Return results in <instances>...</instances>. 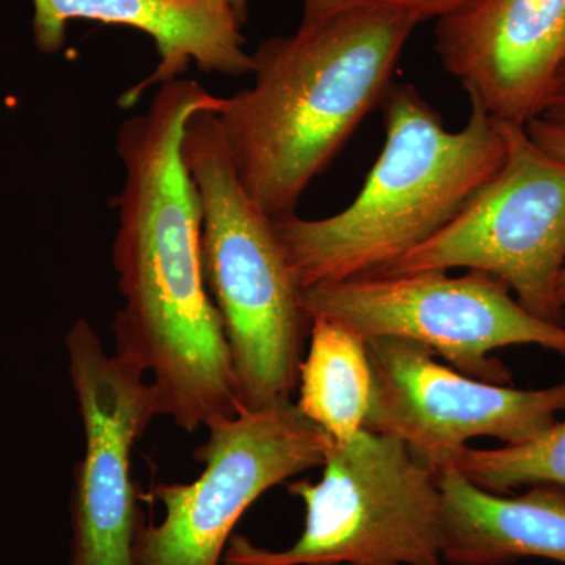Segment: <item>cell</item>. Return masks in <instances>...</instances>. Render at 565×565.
<instances>
[{
  "instance_id": "10",
  "label": "cell",
  "mask_w": 565,
  "mask_h": 565,
  "mask_svg": "<svg viewBox=\"0 0 565 565\" xmlns=\"http://www.w3.org/2000/svg\"><path fill=\"white\" fill-rule=\"evenodd\" d=\"M366 345L374 390L364 429L397 438L435 471L473 438L526 444L565 412V381L512 388L468 377L416 341L381 337Z\"/></svg>"
},
{
  "instance_id": "19",
  "label": "cell",
  "mask_w": 565,
  "mask_h": 565,
  "mask_svg": "<svg viewBox=\"0 0 565 565\" xmlns=\"http://www.w3.org/2000/svg\"><path fill=\"white\" fill-rule=\"evenodd\" d=\"M215 2L222 3L226 9L232 11L236 21L239 22L241 28L248 20V3L250 0H215Z\"/></svg>"
},
{
  "instance_id": "4",
  "label": "cell",
  "mask_w": 565,
  "mask_h": 565,
  "mask_svg": "<svg viewBox=\"0 0 565 565\" xmlns=\"http://www.w3.org/2000/svg\"><path fill=\"white\" fill-rule=\"evenodd\" d=\"M215 110L185 121L181 154L202 200L204 281L228 341L241 411L258 412L291 401L311 321L274 218L237 180Z\"/></svg>"
},
{
  "instance_id": "7",
  "label": "cell",
  "mask_w": 565,
  "mask_h": 565,
  "mask_svg": "<svg viewBox=\"0 0 565 565\" xmlns=\"http://www.w3.org/2000/svg\"><path fill=\"white\" fill-rule=\"evenodd\" d=\"M503 166L441 232L384 274L467 269L508 286L530 313L565 326V161L503 122Z\"/></svg>"
},
{
  "instance_id": "11",
  "label": "cell",
  "mask_w": 565,
  "mask_h": 565,
  "mask_svg": "<svg viewBox=\"0 0 565 565\" xmlns=\"http://www.w3.org/2000/svg\"><path fill=\"white\" fill-rule=\"evenodd\" d=\"M434 50L470 103L526 126L565 63V0H471L437 21Z\"/></svg>"
},
{
  "instance_id": "13",
  "label": "cell",
  "mask_w": 565,
  "mask_h": 565,
  "mask_svg": "<svg viewBox=\"0 0 565 565\" xmlns=\"http://www.w3.org/2000/svg\"><path fill=\"white\" fill-rule=\"evenodd\" d=\"M448 565H509L530 557L565 565V489L533 486L508 497L456 468L438 470Z\"/></svg>"
},
{
  "instance_id": "16",
  "label": "cell",
  "mask_w": 565,
  "mask_h": 565,
  "mask_svg": "<svg viewBox=\"0 0 565 565\" xmlns=\"http://www.w3.org/2000/svg\"><path fill=\"white\" fill-rule=\"evenodd\" d=\"M471 0H302L303 13L299 29H311L321 22L360 9L407 11L419 21L441 20L462 9Z\"/></svg>"
},
{
  "instance_id": "5",
  "label": "cell",
  "mask_w": 565,
  "mask_h": 565,
  "mask_svg": "<svg viewBox=\"0 0 565 565\" xmlns=\"http://www.w3.org/2000/svg\"><path fill=\"white\" fill-rule=\"evenodd\" d=\"M321 481L286 482L305 504L289 548L233 535L223 565H445L438 471L390 435L360 430L332 446Z\"/></svg>"
},
{
  "instance_id": "8",
  "label": "cell",
  "mask_w": 565,
  "mask_h": 565,
  "mask_svg": "<svg viewBox=\"0 0 565 565\" xmlns=\"http://www.w3.org/2000/svg\"><path fill=\"white\" fill-rule=\"evenodd\" d=\"M206 427V444L195 451L203 473L152 490L166 515L141 526L134 565H221L245 511L273 487L322 467L334 445L292 401Z\"/></svg>"
},
{
  "instance_id": "14",
  "label": "cell",
  "mask_w": 565,
  "mask_h": 565,
  "mask_svg": "<svg viewBox=\"0 0 565 565\" xmlns=\"http://www.w3.org/2000/svg\"><path fill=\"white\" fill-rule=\"evenodd\" d=\"M297 386V408L333 444H348L364 429L373 401L366 340L341 323L315 318Z\"/></svg>"
},
{
  "instance_id": "1",
  "label": "cell",
  "mask_w": 565,
  "mask_h": 565,
  "mask_svg": "<svg viewBox=\"0 0 565 565\" xmlns=\"http://www.w3.org/2000/svg\"><path fill=\"white\" fill-rule=\"evenodd\" d=\"M222 102L199 82H167L117 139L125 184L111 258L125 303L114 319L115 353L151 375L159 416L185 433L243 412L204 281L202 200L181 154L185 121Z\"/></svg>"
},
{
  "instance_id": "15",
  "label": "cell",
  "mask_w": 565,
  "mask_h": 565,
  "mask_svg": "<svg viewBox=\"0 0 565 565\" xmlns=\"http://www.w3.org/2000/svg\"><path fill=\"white\" fill-rule=\"evenodd\" d=\"M449 465L493 493L541 484L565 489V419L526 444L493 449L467 446Z\"/></svg>"
},
{
  "instance_id": "3",
  "label": "cell",
  "mask_w": 565,
  "mask_h": 565,
  "mask_svg": "<svg viewBox=\"0 0 565 565\" xmlns=\"http://www.w3.org/2000/svg\"><path fill=\"white\" fill-rule=\"evenodd\" d=\"M452 132L415 85L381 103L385 143L362 191L326 218L273 217L300 289L371 277L441 232L503 166V122L478 104Z\"/></svg>"
},
{
  "instance_id": "2",
  "label": "cell",
  "mask_w": 565,
  "mask_h": 565,
  "mask_svg": "<svg viewBox=\"0 0 565 565\" xmlns=\"http://www.w3.org/2000/svg\"><path fill=\"white\" fill-rule=\"evenodd\" d=\"M419 22L360 9L256 47L252 87L215 111L237 180L267 215L296 214L311 181L381 106Z\"/></svg>"
},
{
  "instance_id": "6",
  "label": "cell",
  "mask_w": 565,
  "mask_h": 565,
  "mask_svg": "<svg viewBox=\"0 0 565 565\" xmlns=\"http://www.w3.org/2000/svg\"><path fill=\"white\" fill-rule=\"evenodd\" d=\"M371 275L303 289L302 307L315 318L341 323L364 340L416 341L455 370L498 385L511 373L492 353L509 345H541L565 356V326L526 310L508 286L468 270Z\"/></svg>"
},
{
  "instance_id": "9",
  "label": "cell",
  "mask_w": 565,
  "mask_h": 565,
  "mask_svg": "<svg viewBox=\"0 0 565 565\" xmlns=\"http://www.w3.org/2000/svg\"><path fill=\"white\" fill-rule=\"evenodd\" d=\"M66 352L85 435L71 494L70 565H134L145 519L131 456L159 416L158 393L139 367L106 352L85 319L66 334Z\"/></svg>"
},
{
  "instance_id": "18",
  "label": "cell",
  "mask_w": 565,
  "mask_h": 565,
  "mask_svg": "<svg viewBox=\"0 0 565 565\" xmlns=\"http://www.w3.org/2000/svg\"><path fill=\"white\" fill-rule=\"evenodd\" d=\"M539 118L552 122V125L565 131V63L563 70H561L559 76H557L555 87H553L552 95H550L544 114Z\"/></svg>"
},
{
  "instance_id": "17",
  "label": "cell",
  "mask_w": 565,
  "mask_h": 565,
  "mask_svg": "<svg viewBox=\"0 0 565 565\" xmlns=\"http://www.w3.org/2000/svg\"><path fill=\"white\" fill-rule=\"evenodd\" d=\"M526 131L544 150L565 161V131L552 122L534 118L526 125ZM557 302L565 310V269L557 285Z\"/></svg>"
},
{
  "instance_id": "12",
  "label": "cell",
  "mask_w": 565,
  "mask_h": 565,
  "mask_svg": "<svg viewBox=\"0 0 565 565\" xmlns=\"http://www.w3.org/2000/svg\"><path fill=\"white\" fill-rule=\"evenodd\" d=\"M33 40L44 54L61 51L70 21L126 25L154 41L159 63L151 76L121 98L132 106L154 85L177 81L195 63L204 73L252 74L239 22L215 0H32Z\"/></svg>"
}]
</instances>
